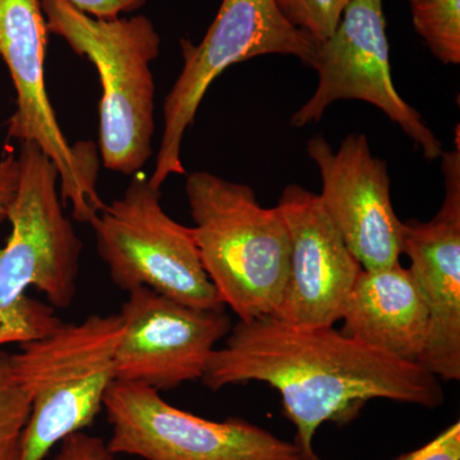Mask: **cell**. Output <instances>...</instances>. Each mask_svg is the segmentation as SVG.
<instances>
[{
    "instance_id": "obj_1",
    "label": "cell",
    "mask_w": 460,
    "mask_h": 460,
    "mask_svg": "<svg viewBox=\"0 0 460 460\" xmlns=\"http://www.w3.org/2000/svg\"><path fill=\"white\" fill-rule=\"evenodd\" d=\"M201 381L213 392L250 381L274 387L295 423L301 460H321L314 447L321 425L350 422L372 399L429 410L445 399L441 381L417 363L374 349L334 326L298 328L270 316L232 326Z\"/></svg>"
},
{
    "instance_id": "obj_2",
    "label": "cell",
    "mask_w": 460,
    "mask_h": 460,
    "mask_svg": "<svg viewBox=\"0 0 460 460\" xmlns=\"http://www.w3.org/2000/svg\"><path fill=\"white\" fill-rule=\"evenodd\" d=\"M20 181L0 248V348L48 337L77 296L83 241L63 211L59 174L33 142H21Z\"/></svg>"
},
{
    "instance_id": "obj_3",
    "label": "cell",
    "mask_w": 460,
    "mask_h": 460,
    "mask_svg": "<svg viewBox=\"0 0 460 460\" xmlns=\"http://www.w3.org/2000/svg\"><path fill=\"white\" fill-rule=\"evenodd\" d=\"M190 226L206 274L241 321L274 316L289 272V234L279 208L247 184L208 172L187 177Z\"/></svg>"
},
{
    "instance_id": "obj_4",
    "label": "cell",
    "mask_w": 460,
    "mask_h": 460,
    "mask_svg": "<svg viewBox=\"0 0 460 460\" xmlns=\"http://www.w3.org/2000/svg\"><path fill=\"white\" fill-rule=\"evenodd\" d=\"M41 5L49 32L98 71L102 164L120 174H137L154 154L155 81L151 63L162 44L155 26L146 16L99 20L66 0H41Z\"/></svg>"
},
{
    "instance_id": "obj_5",
    "label": "cell",
    "mask_w": 460,
    "mask_h": 460,
    "mask_svg": "<svg viewBox=\"0 0 460 460\" xmlns=\"http://www.w3.org/2000/svg\"><path fill=\"white\" fill-rule=\"evenodd\" d=\"M120 314L63 323L11 354L14 376L31 399L21 460H44L56 445L93 425L115 380Z\"/></svg>"
},
{
    "instance_id": "obj_6",
    "label": "cell",
    "mask_w": 460,
    "mask_h": 460,
    "mask_svg": "<svg viewBox=\"0 0 460 460\" xmlns=\"http://www.w3.org/2000/svg\"><path fill=\"white\" fill-rule=\"evenodd\" d=\"M140 172L90 224L111 281L126 292L148 288L190 307L223 310L192 230L165 213L162 192Z\"/></svg>"
},
{
    "instance_id": "obj_7",
    "label": "cell",
    "mask_w": 460,
    "mask_h": 460,
    "mask_svg": "<svg viewBox=\"0 0 460 460\" xmlns=\"http://www.w3.org/2000/svg\"><path fill=\"white\" fill-rule=\"evenodd\" d=\"M317 44L281 14L275 0H223L199 45L189 39L181 40L183 68L165 96L164 128L148 183L160 190L171 175L184 174V135L195 122L211 84L226 69L268 54L296 57L308 66Z\"/></svg>"
},
{
    "instance_id": "obj_8",
    "label": "cell",
    "mask_w": 460,
    "mask_h": 460,
    "mask_svg": "<svg viewBox=\"0 0 460 460\" xmlns=\"http://www.w3.org/2000/svg\"><path fill=\"white\" fill-rule=\"evenodd\" d=\"M48 32L41 0H0V57L17 93L8 133L41 148L59 174L63 205H72L78 223L91 224L105 206L96 189L98 154L90 142L69 144L58 123L45 81Z\"/></svg>"
},
{
    "instance_id": "obj_9",
    "label": "cell",
    "mask_w": 460,
    "mask_h": 460,
    "mask_svg": "<svg viewBox=\"0 0 460 460\" xmlns=\"http://www.w3.org/2000/svg\"><path fill=\"white\" fill-rule=\"evenodd\" d=\"M114 456L145 460H301L295 443L243 419L210 420L172 407L159 392L114 380L104 398Z\"/></svg>"
},
{
    "instance_id": "obj_10",
    "label": "cell",
    "mask_w": 460,
    "mask_h": 460,
    "mask_svg": "<svg viewBox=\"0 0 460 460\" xmlns=\"http://www.w3.org/2000/svg\"><path fill=\"white\" fill-rule=\"evenodd\" d=\"M310 66L319 84L293 114L296 128L317 123L339 100L368 102L398 124L426 159L443 155V144L419 111L399 95L390 68L384 0H349L335 31L317 44Z\"/></svg>"
},
{
    "instance_id": "obj_11",
    "label": "cell",
    "mask_w": 460,
    "mask_h": 460,
    "mask_svg": "<svg viewBox=\"0 0 460 460\" xmlns=\"http://www.w3.org/2000/svg\"><path fill=\"white\" fill-rule=\"evenodd\" d=\"M120 317L123 334L115 353V380L156 392L201 380L232 320L223 310L180 304L148 288L128 292Z\"/></svg>"
},
{
    "instance_id": "obj_12",
    "label": "cell",
    "mask_w": 460,
    "mask_h": 460,
    "mask_svg": "<svg viewBox=\"0 0 460 460\" xmlns=\"http://www.w3.org/2000/svg\"><path fill=\"white\" fill-rule=\"evenodd\" d=\"M321 177V205L365 270L399 262L404 223L390 196L387 165L363 133H350L332 150L323 136L307 142Z\"/></svg>"
},
{
    "instance_id": "obj_13",
    "label": "cell",
    "mask_w": 460,
    "mask_h": 460,
    "mask_svg": "<svg viewBox=\"0 0 460 460\" xmlns=\"http://www.w3.org/2000/svg\"><path fill=\"white\" fill-rule=\"evenodd\" d=\"M277 208L289 234V272L274 319L298 328L334 326L362 270L317 193L289 184Z\"/></svg>"
},
{
    "instance_id": "obj_14",
    "label": "cell",
    "mask_w": 460,
    "mask_h": 460,
    "mask_svg": "<svg viewBox=\"0 0 460 460\" xmlns=\"http://www.w3.org/2000/svg\"><path fill=\"white\" fill-rule=\"evenodd\" d=\"M445 196L429 222L404 223L402 253L429 311V337L420 359L438 380H460V147L443 153Z\"/></svg>"
},
{
    "instance_id": "obj_15",
    "label": "cell",
    "mask_w": 460,
    "mask_h": 460,
    "mask_svg": "<svg viewBox=\"0 0 460 460\" xmlns=\"http://www.w3.org/2000/svg\"><path fill=\"white\" fill-rule=\"evenodd\" d=\"M339 321L347 337L420 365L429 337V311L410 268L401 262L378 270L362 269Z\"/></svg>"
},
{
    "instance_id": "obj_16",
    "label": "cell",
    "mask_w": 460,
    "mask_h": 460,
    "mask_svg": "<svg viewBox=\"0 0 460 460\" xmlns=\"http://www.w3.org/2000/svg\"><path fill=\"white\" fill-rule=\"evenodd\" d=\"M414 30L432 56L445 65L460 63V0H410Z\"/></svg>"
},
{
    "instance_id": "obj_17",
    "label": "cell",
    "mask_w": 460,
    "mask_h": 460,
    "mask_svg": "<svg viewBox=\"0 0 460 460\" xmlns=\"http://www.w3.org/2000/svg\"><path fill=\"white\" fill-rule=\"evenodd\" d=\"M30 413L29 393L12 371L11 354L0 349V460H21Z\"/></svg>"
},
{
    "instance_id": "obj_18",
    "label": "cell",
    "mask_w": 460,
    "mask_h": 460,
    "mask_svg": "<svg viewBox=\"0 0 460 460\" xmlns=\"http://www.w3.org/2000/svg\"><path fill=\"white\" fill-rule=\"evenodd\" d=\"M284 17L314 40H326L337 29L349 0H275Z\"/></svg>"
},
{
    "instance_id": "obj_19",
    "label": "cell",
    "mask_w": 460,
    "mask_h": 460,
    "mask_svg": "<svg viewBox=\"0 0 460 460\" xmlns=\"http://www.w3.org/2000/svg\"><path fill=\"white\" fill-rule=\"evenodd\" d=\"M53 460H114V454L99 436L78 431L59 444Z\"/></svg>"
},
{
    "instance_id": "obj_20",
    "label": "cell",
    "mask_w": 460,
    "mask_h": 460,
    "mask_svg": "<svg viewBox=\"0 0 460 460\" xmlns=\"http://www.w3.org/2000/svg\"><path fill=\"white\" fill-rule=\"evenodd\" d=\"M395 460H460V422L456 420L434 440Z\"/></svg>"
},
{
    "instance_id": "obj_21",
    "label": "cell",
    "mask_w": 460,
    "mask_h": 460,
    "mask_svg": "<svg viewBox=\"0 0 460 460\" xmlns=\"http://www.w3.org/2000/svg\"><path fill=\"white\" fill-rule=\"evenodd\" d=\"M72 7L99 20H117L122 13L137 11L147 0H66Z\"/></svg>"
},
{
    "instance_id": "obj_22",
    "label": "cell",
    "mask_w": 460,
    "mask_h": 460,
    "mask_svg": "<svg viewBox=\"0 0 460 460\" xmlns=\"http://www.w3.org/2000/svg\"><path fill=\"white\" fill-rule=\"evenodd\" d=\"M20 181V163L13 153L0 160V224L7 220L9 205L16 195Z\"/></svg>"
}]
</instances>
